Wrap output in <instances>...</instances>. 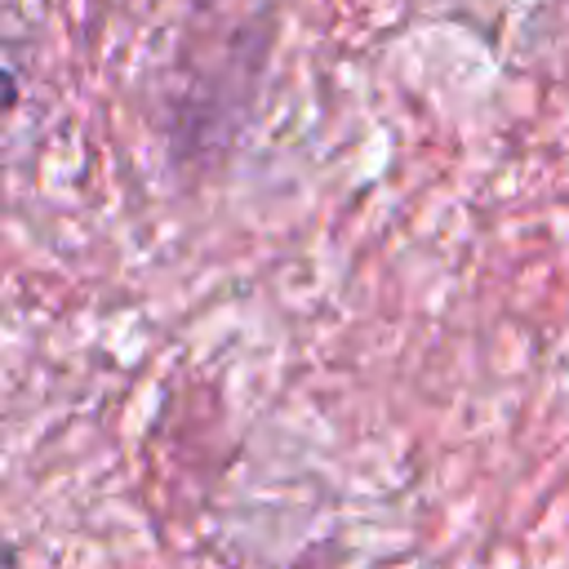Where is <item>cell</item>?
<instances>
[{
  "label": "cell",
  "instance_id": "6da1fadb",
  "mask_svg": "<svg viewBox=\"0 0 569 569\" xmlns=\"http://www.w3.org/2000/svg\"><path fill=\"white\" fill-rule=\"evenodd\" d=\"M13 102H18V80H13V76L0 67V116H4Z\"/></svg>",
  "mask_w": 569,
  "mask_h": 569
},
{
  "label": "cell",
  "instance_id": "7a4b0ae2",
  "mask_svg": "<svg viewBox=\"0 0 569 569\" xmlns=\"http://www.w3.org/2000/svg\"><path fill=\"white\" fill-rule=\"evenodd\" d=\"M0 560H13V547H4V542H0Z\"/></svg>",
  "mask_w": 569,
  "mask_h": 569
}]
</instances>
